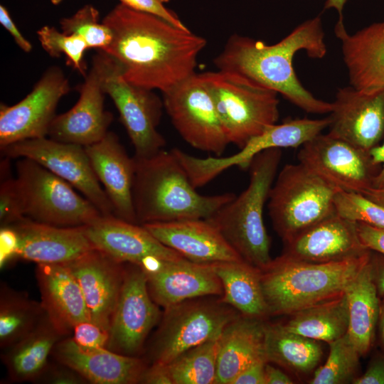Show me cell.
Masks as SVG:
<instances>
[{"label":"cell","mask_w":384,"mask_h":384,"mask_svg":"<svg viewBox=\"0 0 384 384\" xmlns=\"http://www.w3.org/2000/svg\"><path fill=\"white\" fill-rule=\"evenodd\" d=\"M85 149L93 171L112 206L114 215L137 223L132 200L134 156L128 155L117 135L112 132Z\"/></svg>","instance_id":"obj_25"},{"label":"cell","mask_w":384,"mask_h":384,"mask_svg":"<svg viewBox=\"0 0 384 384\" xmlns=\"http://www.w3.org/2000/svg\"><path fill=\"white\" fill-rule=\"evenodd\" d=\"M370 260L373 267V277L378 294L384 297V255H372Z\"/></svg>","instance_id":"obj_52"},{"label":"cell","mask_w":384,"mask_h":384,"mask_svg":"<svg viewBox=\"0 0 384 384\" xmlns=\"http://www.w3.org/2000/svg\"><path fill=\"white\" fill-rule=\"evenodd\" d=\"M85 232L95 249L122 263L140 265L149 259H185L159 242L144 225L114 215H102L84 225Z\"/></svg>","instance_id":"obj_20"},{"label":"cell","mask_w":384,"mask_h":384,"mask_svg":"<svg viewBox=\"0 0 384 384\" xmlns=\"http://www.w3.org/2000/svg\"><path fill=\"white\" fill-rule=\"evenodd\" d=\"M329 353L326 361L316 369L309 380L311 384L353 383L360 375L361 356L347 333L329 343Z\"/></svg>","instance_id":"obj_37"},{"label":"cell","mask_w":384,"mask_h":384,"mask_svg":"<svg viewBox=\"0 0 384 384\" xmlns=\"http://www.w3.org/2000/svg\"><path fill=\"white\" fill-rule=\"evenodd\" d=\"M36 277L46 314L63 336L90 319L80 287L66 264H38Z\"/></svg>","instance_id":"obj_28"},{"label":"cell","mask_w":384,"mask_h":384,"mask_svg":"<svg viewBox=\"0 0 384 384\" xmlns=\"http://www.w3.org/2000/svg\"><path fill=\"white\" fill-rule=\"evenodd\" d=\"M219 337L184 351L166 364L173 384H215Z\"/></svg>","instance_id":"obj_36"},{"label":"cell","mask_w":384,"mask_h":384,"mask_svg":"<svg viewBox=\"0 0 384 384\" xmlns=\"http://www.w3.org/2000/svg\"><path fill=\"white\" fill-rule=\"evenodd\" d=\"M140 383L173 384L166 364L151 363L145 369Z\"/></svg>","instance_id":"obj_48"},{"label":"cell","mask_w":384,"mask_h":384,"mask_svg":"<svg viewBox=\"0 0 384 384\" xmlns=\"http://www.w3.org/2000/svg\"><path fill=\"white\" fill-rule=\"evenodd\" d=\"M102 22L113 36L104 52L118 63L127 82L163 93L196 73L207 42L188 28L121 3Z\"/></svg>","instance_id":"obj_1"},{"label":"cell","mask_w":384,"mask_h":384,"mask_svg":"<svg viewBox=\"0 0 384 384\" xmlns=\"http://www.w3.org/2000/svg\"><path fill=\"white\" fill-rule=\"evenodd\" d=\"M345 294L348 307L347 334L362 357L373 346L380 311V299L370 258L348 286Z\"/></svg>","instance_id":"obj_30"},{"label":"cell","mask_w":384,"mask_h":384,"mask_svg":"<svg viewBox=\"0 0 384 384\" xmlns=\"http://www.w3.org/2000/svg\"><path fill=\"white\" fill-rule=\"evenodd\" d=\"M63 336L46 316L32 331L7 348L3 360L10 377L23 381L42 374L50 353Z\"/></svg>","instance_id":"obj_33"},{"label":"cell","mask_w":384,"mask_h":384,"mask_svg":"<svg viewBox=\"0 0 384 384\" xmlns=\"http://www.w3.org/2000/svg\"><path fill=\"white\" fill-rule=\"evenodd\" d=\"M139 266L145 274L152 299L164 309L188 299L223 294L211 264L154 258Z\"/></svg>","instance_id":"obj_18"},{"label":"cell","mask_w":384,"mask_h":384,"mask_svg":"<svg viewBox=\"0 0 384 384\" xmlns=\"http://www.w3.org/2000/svg\"><path fill=\"white\" fill-rule=\"evenodd\" d=\"M365 255L338 262L316 263L284 254L261 270L263 294L270 316L291 315L345 293L370 258Z\"/></svg>","instance_id":"obj_4"},{"label":"cell","mask_w":384,"mask_h":384,"mask_svg":"<svg viewBox=\"0 0 384 384\" xmlns=\"http://www.w3.org/2000/svg\"><path fill=\"white\" fill-rule=\"evenodd\" d=\"M230 144L239 149L277 123L278 93L241 75L216 70L201 73Z\"/></svg>","instance_id":"obj_7"},{"label":"cell","mask_w":384,"mask_h":384,"mask_svg":"<svg viewBox=\"0 0 384 384\" xmlns=\"http://www.w3.org/2000/svg\"><path fill=\"white\" fill-rule=\"evenodd\" d=\"M281 157L280 149H267L257 154L248 168L250 181L247 188L208 218L244 261L260 270L272 260L263 211Z\"/></svg>","instance_id":"obj_5"},{"label":"cell","mask_w":384,"mask_h":384,"mask_svg":"<svg viewBox=\"0 0 384 384\" xmlns=\"http://www.w3.org/2000/svg\"><path fill=\"white\" fill-rule=\"evenodd\" d=\"M134 159L132 200L138 224L208 219L235 196L198 193L172 150Z\"/></svg>","instance_id":"obj_3"},{"label":"cell","mask_w":384,"mask_h":384,"mask_svg":"<svg viewBox=\"0 0 384 384\" xmlns=\"http://www.w3.org/2000/svg\"><path fill=\"white\" fill-rule=\"evenodd\" d=\"M358 233L364 247L384 255V228L357 223Z\"/></svg>","instance_id":"obj_44"},{"label":"cell","mask_w":384,"mask_h":384,"mask_svg":"<svg viewBox=\"0 0 384 384\" xmlns=\"http://www.w3.org/2000/svg\"><path fill=\"white\" fill-rule=\"evenodd\" d=\"M1 265L7 260L15 257L17 238L14 230L10 226L1 227Z\"/></svg>","instance_id":"obj_49"},{"label":"cell","mask_w":384,"mask_h":384,"mask_svg":"<svg viewBox=\"0 0 384 384\" xmlns=\"http://www.w3.org/2000/svg\"><path fill=\"white\" fill-rule=\"evenodd\" d=\"M348 0H326L324 9H334L337 11L339 21H343V10L344 5Z\"/></svg>","instance_id":"obj_55"},{"label":"cell","mask_w":384,"mask_h":384,"mask_svg":"<svg viewBox=\"0 0 384 384\" xmlns=\"http://www.w3.org/2000/svg\"><path fill=\"white\" fill-rule=\"evenodd\" d=\"M162 94L164 109L183 139L196 149L221 156L230 142L201 74Z\"/></svg>","instance_id":"obj_11"},{"label":"cell","mask_w":384,"mask_h":384,"mask_svg":"<svg viewBox=\"0 0 384 384\" xmlns=\"http://www.w3.org/2000/svg\"><path fill=\"white\" fill-rule=\"evenodd\" d=\"M337 188L303 164H287L278 173L268 198L272 225L284 243L336 213Z\"/></svg>","instance_id":"obj_6"},{"label":"cell","mask_w":384,"mask_h":384,"mask_svg":"<svg viewBox=\"0 0 384 384\" xmlns=\"http://www.w3.org/2000/svg\"><path fill=\"white\" fill-rule=\"evenodd\" d=\"M353 384H384V353L378 352L372 356L366 371Z\"/></svg>","instance_id":"obj_45"},{"label":"cell","mask_w":384,"mask_h":384,"mask_svg":"<svg viewBox=\"0 0 384 384\" xmlns=\"http://www.w3.org/2000/svg\"><path fill=\"white\" fill-rule=\"evenodd\" d=\"M222 284L221 300L242 316L266 320L270 313L263 294L261 270L243 260L211 264Z\"/></svg>","instance_id":"obj_31"},{"label":"cell","mask_w":384,"mask_h":384,"mask_svg":"<svg viewBox=\"0 0 384 384\" xmlns=\"http://www.w3.org/2000/svg\"><path fill=\"white\" fill-rule=\"evenodd\" d=\"M71 338L82 347L107 348L110 331L89 319L81 321L74 326Z\"/></svg>","instance_id":"obj_42"},{"label":"cell","mask_w":384,"mask_h":384,"mask_svg":"<svg viewBox=\"0 0 384 384\" xmlns=\"http://www.w3.org/2000/svg\"><path fill=\"white\" fill-rule=\"evenodd\" d=\"M265 384H292L293 380L283 370L267 363L265 368Z\"/></svg>","instance_id":"obj_53"},{"label":"cell","mask_w":384,"mask_h":384,"mask_svg":"<svg viewBox=\"0 0 384 384\" xmlns=\"http://www.w3.org/2000/svg\"><path fill=\"white\" fill-rule=\"evenodd\" d=\"M123 264L95 248L66 264L80 287L90 319L109 331L124 282Z\"/></svg>","instance_id":"obj_21"},{"label":"cell","mask_w":384,"mask_h":384,"mask_svg":"<svg viewBox=\"0 0 384 384\" xmlns=\"http://www.w3.org/2000/svg\"><path fill=\"white\" fill-rule=\"evenodd\" d=\"M297 159L339 191L363 193L373 187L377 174L369 151L329 133L302 146Z\"/></svg>","instance_id":"obj_15"},{"label":"cell","mask_w":384,"mask_h":384,"mask_svg":"<svg viewBox=\"0 0 384 384\" xmlns=\"http://www.w3.org/2000/svg\"><path fill=\"white\" fill-rule=\"evenodd\" d=\"M121 4L138 11L159 16L171 24L187 28L178 16L165 6L170 0H119Z\"/></svg>","instance_id":"obj_43"},{"label":"cell","mask_w":384,"mask_h":384,"mask_svg":"<svg viewBox=\"0 0 384 384\" xmlns=\"http://www.w3.org/2000/svg\"><path fill=\"white\" fill-rule=\"evenodd\" d=\"M283 254L297 260L326 263L362 256L357 223L336 213L321 220L284 243Z\"/></svg>","instance_id":"obj_22"},{"label":"cell","mask_w":384,"mask_h":384,"mask_svg":"<svg viewBox=\"0 0 384 384\" xmlns=\"http://www.w3.org/2000/svg\"><path fill=\"white\" fill-rule=\"evenodd\" d=\"M369 154L373 164L380 166L374 178L373 187L382 186L384 185V141L381 144L372 148Z\"/></svg>","instance_id":"obj_51"},{"label":"cell","mask_w":384,"mask_h":384,"mask_svg":"<svg viewBox=\"0 0 384 384\" xmlns=\"http://www.w3.org/2000/svg\"><path fill=\"white\" fill-rule=\"evenodd\" d=\"M1 163L0 223L5 227L17 223L25 217L23 203L16 178L10 174L9 159Z\"/></svg>","instance_id":"obj_41"},{"label":"cell","mask_w":384,"mask_h":384,"mask_svg":"<svg viewBox=\"0 0 384 384\" xmlns=\"http://www.w3.org/2000/svg\"><path fill=\"white\" fill-rule=\"evenodd\" d=\"M46 316L41 303L1 285L0 346L8 348L32 331Z\"/></svg>","instance_id":"obj_35"},{"label":"cell","mask_w":384,"mask_h":384,"mask_svg":"<svg viewBox=\"0 0 384 384\" xmlns=\"http://www.w3.org/2000/svg\"><path fill=\"white\" fill-rule=\"evenodd\" d=\"M53 352L62 364L95 384L140 383L147 367L137 356L118 353L107 348L82 347L72 338L61 339Z\"/></svg>","instance_id":"obj_26"},{"label":"cell","mask_w":384,"mask_h":384,"mask_svg":"<svg viewBox=\"0 0 384 384\" xmlns=\"http://www.w3.org/2000/svg\"><path fill=\"white\" fill-rule=\"evenodd\" d=\"M60 24L63 33L79 36L88 49L104 51L112 40L111 29L102 22L99 23V12L90 4L84 6L72 16L62 18Z\"/></svg>","instance_id":"obj_38"},{"label":"cell","mask_w":384,"mask_h":384,"mask_svg":"<svg viewBox=\"0 0 384 384\" xmlns=\"http://www.w3.org/2000/svg\"><path fill=\"white\" fill-rule=\"evenodd\" d=\"M43 48L53 58L64 55L68 65L77 70L84 77L87 66L84 60L85 51L88 49L85 42L79 36L60 32L53 26H44L37 31Z\"/></svg>","instance_id":"obj_39"},{"label":"cell","mask_w":384,"mask_h":384,"mask_svg":"<svg viewBox=\"0 0 384 384\" xmlns=\"http://www.w3.org/2000/svg\"><path fill=\"white\" fill-rule=\"evenodd\" d=\"M239 315L215 296L188 299L165 309L149 348L151 363L168 364L184 351L218 338Z\"/></svg>","instance_id":"obj_8"},{"label":"cell","mask_w":384,"mask_h":384,"mask_svg":"<svg viewBox=\"0 0 384 384\" xmlns=\"http://www.w3.org/2000/svg\"><path fill=\"white\" fill-rule=\"evenodd\" d=\"M10 226L17 238L16 256L38 264H67L95 249L83 226L61 227L27 218Z\"/></svg>","instance_id":"obj_23"},{"label":"cell","mask_w":384,"mask_h":384,"mask_svg":"<svg viewBox=\"0 0 384 384\" xmlns=\"http://www.w3.org/2000/svg\"><path fill=\"white\" fill-rule=\"evenodd\" d=\"M265 324L240 314L225 326L218 338L215 384H232L245 368L265 358Z\"/></svg>","instance_id":"obj_29"},{"label":"cell","mask_w":384,"mask_h":384,"mask_svg":"<svg viewBox=\"0 0 384 384\" xmlns=\"http://www.w3.org/2000/svg\"><path fill=\"white\" fill-rule=\"evenodd\" d=\"M334 32L341 43L350 85L363 90L384 89V18L352 35L338 21Z\"/></svg>","instance_id":"obj_27"},{"label":"cell","mask_w":384,"mask_h":384,"mask_svg":"<svg viewBox=\"0 0 384 384\" xmlns=\"http://www.w3.org/2000/svg\"><path fill=\"white\" fill-rule=\"evenodd\" d=\"M9 159L35 161L81 192L104 216L114 215L112 206L98 181L84 146L50 138L26 139L0 147Z\"/></svg>","instance_id":"obj_13"},{"label":"cell","mask_w":384,"mask_h":384,"mask_svg":"<svg viewBox=\"0 0 384 384\" xmlns=\"http://www.w3.org/2000/svg\"><path fill=\"white\" fill-rule=\"evenodd\" d=\"M265 358H260L245 368L233 380L232 384H265Z\"/></svg>","instance_id":"obj_46"},{"label":"cell","mask_w":384,"mask_h":384,"mask_svg":"<svg viewBox=\"0 0 384 384\" xmlns=\"http://www.w3.org/2000/svg\"><path fill=\"white\" fill-rule=\"evenodd\" d=\"M0 23L11 35L16 43L20 48H21L26 53H29L31 51L33 48L31 43L18 29L15 23L11 18L9 11L3 5L0 6Z\"/></svg>","instance_id":"obj_47"},{"label":"cell","mask_w":384,"mask_h":384,"mask_svg":"<svg viewBox=\"0 0 384 384\" xmlns=\"http://www.w3.org/2000/svg\"><path fill=\"white\" fill-rule=\"evenodd\" d=\"M282 325L289 331L319 341L329 343L337 340L348 328L346 294L299 310Z\"/></svg>","instance_id":"obj_34"},{"label":"cell","mask_w":384,"mask_h":384,"mask_svg":"<svg viewBox=\"0 0 384 384\" xmlns=\"http://www.w3.org/2000/svg\"><path fill=\"white\" fill-rule=\"evenodd\" d=\"M70 90L63 70L49 68L18 103L0 105V147L48 136L60 100Z\"/></svg>","instance_id":"obj_16"},{"label":"cell","mask_w":384,"mask_h":384,"mask_svg":"<svg viewBox=\"0 0 384 384\" xmlns=\"http://www.w3.org/2000/svg\"><path fill=\"white\" fill-rule=\"evenodd\" d=\"M16 169L26 218L44 224L75 227L88 225L102 215L69 183L35 161L20 158Z\"/></svg>","instance_id":"obj_9"},{"label":"cell","mask_w":384,"mask_h":384,"mask_svg":"<svg viewBox=\"0 0 384 384\" xmlns=\"http://www.w3.org/2000/svg\"><path fill=\"white\" fill-rule=\"evenodd\" d=\"M301 50L311 58L321 59L326 55L325 33L319 15L304 21L272 45L233 34L213 63L218 70L241 75L275 91L304 112L330 113L331 102L315 97L296 75L292 61Z\"/></svg>","instance_id":"obj_2"},{"label":"cell","mask_w":384,"mask_h":384,"mask_svg":"<svg viewBox=\"0 0 384 384\" xmlns=\"http://www.w3.org/2000/svg\"><path fill=\"white\" fill-rule=\"evenodd\" d=\"M330 122L329 117L324 119H287L281 124L276 123L266 127L261 134L251 138L239 152L227 157L199 158L181 149L176 151V155L191 183L198 188L230 167L249 168L253 159L265 150L303 146L329 127Z\"/></svg>","instance_id":"obj_10"},{"label":"cell","mask_w":384,"mask_h":384,"mask_svg":"<svg viewBox=\"0 0 384 384\" xmlns=\"http://www.w3.org/2000/svg\"><path fill=\"white\" fill-rule=\"evenodd\" d=\"M47 381L54 384H80L85 383L87 380L78 373L66 366L64 368L52 369L48 375Z\"/></svg>","instance_id":"obj_50"},{"label":"cell","mask_w":384,"mask_h":384,"mask_svg":"<svg viewBox=\"0 0 384 384\" xmlns=\"http://www.w3.org/2000/svg\"><path fill=\"white\" fill-rule=\"evenodd\" d=\"M129 264L111 319L107 348L136 356L162 314L149 292L144 272L139 265Z\"/></svg>","instance_id":"obj_14"},{"label":"cell","mask_w":384,"mask_h":384,"mask_svg":"<svg viewBox=\"0 0 384 384\" xmlns=\"http://www.w3.org/2000/svg\"><path fill=\"white\" fill-rule=\"evenodd\" d=\"M362 194L379 205L384 206V185L380 187H370Z\"/></svg>","instance_id":"obj_54"},{"label":"cell","mask_w":384,"mask_h":384,"mask_svg":"<svg viewBox=\"0 0 384 384\" xmlns=\"http://www.w3.org/2000/svg\"><path fill=\"white\" fill-rule=\"evenodd\" d=\"M144 225L159 242L201 264L242 260L208 219H186Z\"/></svg>","instance_id":"obj_24"},{"label":"cell","mask_w":384,"mask_h":384,"mask_svg":"<svg viewBox=\"0 0 384 384\" xmlns=\"http://www.w3.org/2000/svg\"><path fill=\"white\" fill-rule=\"evenodd\" d=\"M50 1H51L53 4L56 5V4H60V3L62 1V0H50Z\"/></svg>","instance_id":"obj_57"},{"label":"cell","mask_w":384,"mask_h":384,"mask_svg":"<svg viewBox=\"0 0 384 384\" xmlns=\"http://www.w3.org/2000/svg\"><path fill=\"white\" fill-rule=\"evenodd\" d=\"M334 208L343 218L384 228V206L361 193L338 191L334 197Z\"/></svg>","instance_id":"obj_40"},{"label":"cell","mask_w":384,"mask_h":384,"mask_svg":"<svg viewBox=\"0 0 384 384\" xmlns=\"http://www.w3.org/2000/svg\"><path fill=\"white\" fill-rule=\"evenodd\" d=\"M103 89L112 100L134 149V156L148 157L164 149L166 140L157 130L163 100L151 90L127 82L118 63L105 52Z\"/></svg>","instance_id":"obj_12"},{"label":"cell","mask_w":384,"mask_h":384,"mask_svg":"<svg viewBox=\"0 0 384 384\" xmlns=\"http://www.w3.org/2000/svg\"><path fill=\"white\" fill-rule=\"evenodd\" d=\"M264 349L268 363L297 375L312 373L323 354L319 341L289 331L282 324L267 322Z\"/></svg>","instance_id":"obj_32"},{"label":"cell","mask_w":384,"mask_h":384,"mask_svg":"<svg viewBox=\"0 0 384 384\" xmlns=\"http://www.w3.org/2000/svg\"><path fill=\"white\" fill-rule=\"evenodd\" d=\"M382 298L383 299L380 301V311L378 326L380 341L384 348V297Z\"/></svg>","instance_id":"obj_56"},{"label":"cell","mask_w":384,"mask_h":384,"mask_svg":"<svg viewBox=\"0 0 384 384\" xmlns=\"http://www.w3.org/2000/svg\"><path fill=\"white\" fill-rule=\"evenodd\" d=\"M105 64V53L98 50L85 81L78 87V102L68 111L55 115L48 129L49 138L85 147L105 137L113 119L104 107Z\"/></svg>","instance_id":"obj_17"},{"label":"cell","mask_w":384,"mask_h":384,"mask_svg":"<svg viewBox=\"0 0 384 384\" xmlns=\"http://www.w3.org/2000/svg\"><path fill=\"white\" fill-rule=\"evenodd\" d=\"M329 116L331 135L369 151L384 134V89L338 88Z\"/></svg>","instance_id":"obj_19"}]
</instances>
